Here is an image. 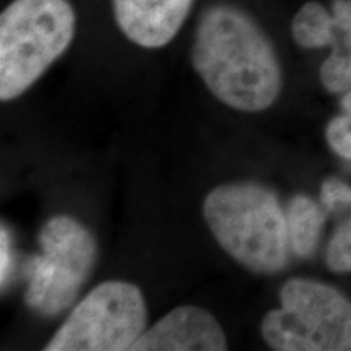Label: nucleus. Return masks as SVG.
Returning a JSON list of instances; mask_svg holds the SVG:
<instances>
[{
    "label": "nucleus",
    "mask_w": 351,
    "mask_h": 351,
    "mask_svg": "<svg viewBox=\"0 0 351 351\" xmlns=\"http://www.w3.org/2000/svg\"><path fill=\"white\" fill-rule=\"evenodd\" d=\"M191 60L215 98L236 111L258 112L282 93L274 44L244 10L218 3L202 13Z\"/></svg>",
    "instance_id": "obj_1"
},
{
    "label": "nucleus",
    "mask_w": 351,
    "mask_h": 351,
    "mask_svg": "<svg viewBox=\"0 0 351 351\" xmlns=\"http://www.w3.org/2000/svg\"><path fill=\"white\" fill-rule=\"evenodd\" d=\"M204 218L228 256L254 274L271 275L287 267V213L270 189L256 182L221 184L204 200Z\"/></svg>",
    "instance_id": "obj_2"
},
{
    "label": "nucleus",
    "mask_w": 351,
    "mask_h": 351,
    "mask_svg": "<svg viewBox=\"0 0 351 351\" xmlns=\"http://www.w3.org/2000/svg\"><path fill=\"white\" fill-rule=\"evenodd\" d=\"M77 15L69 0H13L0 15V99L29 90L69 49Z\"/></svg>",
    "instance_id": "obj_3"
},
{
    "label": "nucleus",
    "mask_w": 351,
    "mask_h": 351,
    "mask_svg": "<svg viewBox=\"0 0 351 351\" xmlns=\"http://www.w3.org/2000/svg\"><path fill=\"white\" fill-rule=\"evenodd\" d=\"M282 307L267 313L262 337L276 351H351V302L328 285L293 278Z\"/></svg>",
    "instance_id": "obj_4"
},
{
    "label": "nucleus",
    "mask_w": 351,
    "mask_h": 351,
    "mask_svg": "<svg viewBox=\"0 0 351 351\" xmlns=\"http://www.w3.org/2000/svg\"><path fill=\"white\" fill-rule=\"evenodd\" d=\"M41 254L26 263L25 301L41 315H57L75 301L98 258L90 230L67 215L47 219L39 232Z\"/></svg>",
    "instance_id": "obj_5"
},
{
    "label": "nucleus",
    "mask_w": 351,
    "mask_h": 351,
    "mask_svg": "<svg viewBox=\"0 0 351 351\" xmlns=\"http://www.w3.org/2000/svg\"><path fill=\"white\" fill-rule=\"evenodd\" d=\"M147 304L129 282L111 280L91 289L57 328L46 351H129L147 330Z\"/></svg>",
    "instance_id": "obj_6"
},
{
    "label": "nucleus",
    "mask_w": 351,
    "mask_h": 351,
    "mask_svg": "<svg viewBox=\"0 0 351 351\" xmlns=\"http://www.w3.org/2000/svg\"><path fill=\"white\" fill-rule=\"evenodd\" d=\"M226 335L213 314L179 306L147 328L132 351H225Z\"/></svg>",
    "instance_id": "obj_7"
},
{
    "label": "nucleus",
    "mask_w": 351,
    "mask_h": 351,
    "mask_svg": "<svg viewBox=\"0 0 351 351\" xmlns=\"http://www.w3.org/2000/svg\"><path fill=\"white\" fill-rule=\"evenodd\" d=\"M192 5L194 0H112L119 29L145 49H160L173 41Z\"/></svg>",
    "instance_id": "obj_8"
},
{
    "label": "nucleus",
    "mask_w": 351,
    "mask_h": 351,
    "mask_svg": "<svg viewBox=\"0 0 351 351\" xmlns=\"http://www.w3.org/2000/svg\"><path fill=\"white\" fill-rule=\"evenodd\" d=\"M332 54L320 65V80L330 93L351 90V0H333Z\"/></svg>",
    "instance_id": "obj_9"
},
{
    "label": "nucleus",
    "mask_w": 351,
    "mask_h": 351,
    "mask_svg": "<svg viewBox=\"0 0 351 351\" xmlns=\"http://www.w3.org/2000/svg\"><path fill=\"white\" fill-rule=\"evenodd\" d=\"M287 221L291 252L301 258L313 257L326 223L322 208L309 197L296 195L288 204Z\"/></svg>",
    "instance_id": "obj_10"
},
{
    "label": "nucleus",
    "mask_w": 351,
    "mask_h": 351,
    "mask_svg": "<svg viewBox=\"0 0 351 351\" xmlns=\"http://www.w3.org/2000/svg\"><path fill=\"white\" fill-rule=\"evenodd\" d=\"M295 41L306 49L330 46L333 39V15L317 2H307L300 8L291 23Z\"/></svg>",
    "instance_id": "obj_11"
},
{
    "label": "nucleus",
    "mask_w": 351,
    "mask_h": 351,
    "mask_svg": "<svg viewBox=\"0 0 351 351\" xmlns=\"http://www.w3.org/2000/svg\"><path fill=\"white\" fill-rule=\"evenodd\" d=\"M320 205L328 213H337L343 225L351 226V187L337 178H328L320 189Z\"/></svg>",
    "instance_id": "obj_12"
},
{
    "label": "nucleus",
    "mask_w": 351,
    "mask_h": 351,
    "mask_svg": "<svg viewBox=\"0 0 351 351\" xmlns=\"http://www.w3.org/2000/svg\"><path fill=\"white\" fill-rule=\"evenodd\" d=\"M327 265L337 274L351 271V226L341 225L327 247Z\"/></svg>",
    "instance_id": "obj_13"
},
{
    "label": "nucleus",
    "mask_w": 351,
    "mask_h": 351,
    "mask_svg": "<svg viewBox=\"0 0 351 351\" xmlns=\"http://www.w3.org/2000/svg\"><path fill=\"white\" fill-rule=\"evenodd\" d=\"M327 142L337 155L351 160V117L339 116L327 127Z\"/></svg>",
    "instance_id": "obj_14"
},
{
    "label": "nucleus",
    "mask_w": 351,
    "mask_h": 351,
    "mask_svg": "<svg viewBox=\"0 0 351 351\" xmlns=\"http://www.w3.org/2000/svg\"><path fill=\"white\" fill-rule=\"evenodd\" d=\"M12 238L5 225L0 228V283L5 287L12 274Z\"/></svg>",
    "instance_id": "obj_15"
},
{
    "label": "nucleus",
    "mask_w": 351,
    "mask_h": 351,
    "mask_svg": "<svg viewBox=\"0 0 351 351\" xmlns=\"http://www.w3.org/2000/svg\"><path fill=\"white\" fill-rule=\"evenodd\" d=\"M341 109H343L346 116L351 117V90L346 91L343 98H341Z\"/></svg>",
    "instance_id": "obj_16"
}]
</instances>
